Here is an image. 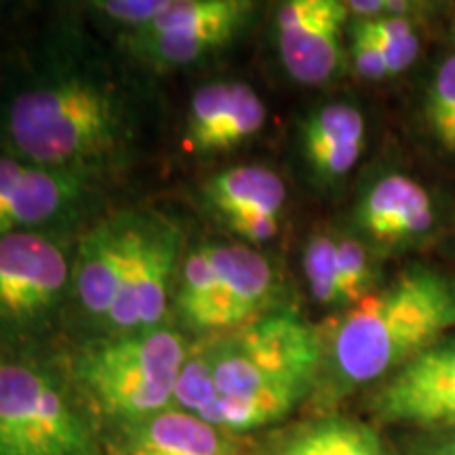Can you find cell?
Wrapping results in <instances>:
<instances>
[{"instance_id":"13","label":"cell","mask_w":455,"mask_h":455,"mask_svg":"<svg viewBox=\"0 0 455 455\" xmlns=\"http://www.w3.org/2000/svg\"><path fill=\"white\" fill-rule=\"evenodd\" d=\"M203 192L215 215L243 241L259 244L276 236L287 186L272 169L261 164L224 169L204 184Z\"/></svg>"},{"instance_id":"23","label":"cell","mask_w":455,"mask_h":455,"mask_svg":"<svg viewBox=\"0 0 455 455\" xmlns=\"http://www.w3.org/2000/svg\"><path fill=\"white\" fill-rule=\"evenodd\" d=\"M341 304H356L365 298L373 281L371 259L356 238L338 236Z\"/></svg>"},{"instance_id":"24","label":"cell","mask_w":455,"mask_h":455,"mask_svg":"<svg viewBox=\"0 0 455 455\" xmlns=\"http://www.w3.org/2000/svg\"><path fill=\"white\" fill-rule=\"evenodd\" d=\"M350 32V53L358 76L365 81H382L388 76V68L379 53L378 43L373 41L371 32L363 20H355L348 28Z\"/></svg>"},{"instance_id":"21","label":"cell","mask_w":455,"mask_h":455,"mask_svg":"<svg viewBox=\"0 0 455 455\" xmlns=\"http://www.w3.org/2000/svg\"><path fill=\"white\" fill-rule=\"evenodd\" d=\"M371 32L373 41L378 43L384 64L388 68V76L405 72L418 60L419 43L418 32L411 20L403 15L378 17V20H363Z\"/></svg>"},{"instance_id":"7","label":"cell","mask_w":455,"mask_h":455,"mask_svg":"<svg viewBox=\"0 0 455 455\" xmlns=\"http://www.w3.org/2000/svg\"><path fill=\"white\" fill-rule=\"evenodd\" d=\"M255 11L244 0H171L152 24L131 32V49L156 68H181L232 43Z\"/></svg>"},{"instance_id":"20","label":"cell","mask_w":455,"mask_h":455,"mask_svg":"<svg viewBox=\"0 0 455 455\" xmlns=\"http://www.w3.org/2000/svg\"><path fill=\"white\" fill-rule=\"evenodd\" d=\"M304 275L312 299L323 306L341 304L338 236L316 232L304 249Z\"/></svg>"},{"instance_id":"14","label":"cell","mask_w":455,"mask_h":455,"mask_svg":"<svg viewBox=\"0 0 455 455\" xmlns=\"http://www.w3.org/2000/svg\"><path fill=\"white\" fill-rule=\"evenodd\" d=\"M264 101L244 83L221 81L196 89L186 114L184 144L195 155H215L244 144L266 124Z\"/></svg>"},{"instance_id":"17","label":"cell","mask_w":455,"mask_h":455,"mask_svg":"<svg viewBox=\"0 0 455 455\" xmlns=\"http://www.w3.org/2000/svg\"><path fill=\"white\" fill-rule=\"evenodd\" d=\"M121 455H236L226 432L195 413L167 407L138 422L123 424Z\"/></svg>"},{"instance_id":"19","label":"cell","mask_w":455,"mask_h":455,"mask_svg":"<svg viewBox=\"0 0 455 455\" xmlns=\"http://www.w3.org/2000/svg\"><path fill=\"white\" fill-rule=\"evenodd\" d=\"M278 455H386L373 428L356 419L329 418L289 436Z\"/></svg>"},{"instance_id":"5","label":"cell","mask_w":455,"mask_h":455,"mask_svg":"<svg viewBox=\"0 0 455 455\" xmlns=\"http://www.w3.org/2000/svg\"><path fill=\"white\" fill-rule=\"evenodd\" d=\"M178 278L181 321L201 333L249 325L276 291L268 258L247 244H201L181 261Z\"/></svg>"},{"instance_id":"2","label":"cell","mask_w":455,"mask_h":455,"mask_svg":"<svg viewBox=\"0 0 455 455\" xmlns=\"http://www.w3.org/2000/svg\"><path fill=\"white\" fill-rule=\"evenodd\" d=\"M455 327V281L415 266L369 293L339 321L331 341L333 378L341 388L395 373Z\"/></svg>"},{"instance_id":"10","label":"cell","mask_w":455,"mask_h":455,"mask_svg":"<svg viewBox=\"0 0 455 455\" xmlns=\"http://www.w3.org/2000/svg\"><path fill=\"white\" fill-rule=\"evenodd\" d=\"M371 407L384 422L455 428V338H441L390 373Z\"/></svg>"},{"instance_id":"15","label":"cell","mask_w":455,"mask_h":455,"mask_svg":"<svg viewBox=\"0 0 455 455\" xmlns=\"http://www.w3.org/2000/svg\"><path fill=\"white\" fill-rule=\"evenodd\" d=\"M140 226L141 215H116L91 228L81 241L74 289L87 315L98 321H108L114 308Z\"/></svg>"},{"instance_id":"12","label":"cell","mask_w":455,"mask_h":455,"mask_svg":"<svg viewBox=\"0 0 455 455\" xmlns=\"http://www.w3.org/2000/svg\"><path fill=\"white\" fill-rule=\"evenodd\" d=\"M84 173L41 167L0 152V238L43 232L81 201Z\"/></svg>"},{"instance_id":"6","label":"cell","mask_w":455,"mask_h":455,"mask_svg":"<svg viewBox=\"0 0 455 455\" xmlns=\"http://www.w3.org/2000/svg\"><path fill=\"white\" fill-rule=\"evenodd\" d=\"M89 418L49 369L0 361V455H98Z\"/></svg>"},{"instance_id":"11","label":"cell","mask_w":455,"mask_h":455,"mask_svg":"<svg viewBox=\"0 0 455 455\" xmlns=\"http://www.w3.org/2000/svg\"><path fill=\"white\" fill-rule=\"evenodd\" d=\"M348 7L338 0H291L276 13V43L284 70L301 84L331 81L344 61L341 32Z\"/></svg>"},{"instance_id":"18","label":"cell","mask_w":455,"mask_h":455,"mask_svg":"<svg viewBox=\"0 0 455 455\" xmlns=\"http://www.w3.org/2000/svg\"><path fill=\"white\" fill-rule=\"evenodd\" d=\"M306 161L318 178L348 175L365 148V118L352 104L335 101L312 112L301 129Z\"/></svg>"},{"instance_id":"25","label":"cell","mask_w":455,"mask_h":455,"mask_svg":"<svg viewBox=\"0 0 455 455\" xmlns=\"http://www.w3.org/2000/svg\"><path fill=\"white\" fill-rule=\"evenodd\" d=\"M169 3L171 0H106L95 4V9L135 32L152 24L169 7Z\"/></svg>"},{"instance_id":"4","label":"cell","mask_w":455,"mask_h":455,"mask_svg":"<svg viewBox=\"0 0 455 455\" xmlns=\"http://www.w3.org/2000/svg\"><path fill=\"white\" fill-rule=\"evenodd\" d=\"M190 346L169 327L112 333L74 363L78 382L108 418L131 424L173 405Z\"/></svg>"},{"instance_id":"8","label":"cell","mask_w":455,"mask_h":455,"mask_svg":"<svg viewBox=\"0 0 455 455\" xmlns=\"http://www.w3.org/2000/svg\"><path fill=\"white\" fill-rule=\"evenodd\" d=\"M70 261L47 232L0 238V329H28L60 304L70 283Z\"/></svg>"},{"instance_id":"16","label":"cell","mask_w":455,"mask_h":455,"mask_svg":"<svg viewBox=\"0 0 455 455\" xmlns=\"http://www.w3.org/2000/svg\"><path fill=\"white\" fill-rule=\"evenodd\" d=\"M358 226L378 243H405L424 236L435 221V209L424 186L392 173L369 188L356 212Z\"/></svg>"},{"instance_id":"26","label":"cell","mask_w":455,"mask_h":455,"mask_svg":"<svg viewBox=\"0 0 455 455\" xmlns=\"http://www.w3.org/2000/svg\"><path fill=\"white\" fill-rule=\"evenodd\" d=\"M415 455H455V432L441 436V439L426 443Z\"/></svg>"},{"instance_id":"9","label":"cell","mask_w":455,"mask_h":455,"mask_svg":"<svg viewBox=\"0 0 455 455\" xmlns=\"http://www.w3.org/2000/svg\"><path fill=\"white\" fill-rule=\"evenodd\" d=\"M180 228L141 215L140 235L124 270L121 291L106 321L114 333L161 327L173 278L180 272Z\"/></svg>"},{"instance_id":"22","label":"cell","mask_w":455,"mask_h":455,"mask_svg":"<svg viewBox=\"0 0 455 455\" xmlns=\"http://www.w3.org/2000/svg\"><path fill=\"white\" fill-rule=\"evenodd\" d=\"M426 121L439 144L455 155V55L435 72L426 98Z\"/></svg>"},{"instance_id":"3","label":"cell","mask_w":455,"mask_h":455,"mask_svg":"<svg viewBox=\"0 0 455 455\" xmlns=\"http://www.w3.org/2000/svg\"><path fill=\"white\" fill-rule=\"evenodd\" d=\"M124 138L121 100L83 76L30 84L0 106V152L41 167L84 173L114 155Z\"/></svg>"},{"instance_id":"1","label":"cell","mask_w":455,"mask_h":455,"mask_svg":"<svg viewBox=\"0 0 455 455\" xmlns=\"http://www.w3.org/2000/svg\"><path fill=\"white\" fill-rule=\"evenodd\" d=\"M215 398L196 418L221 432L275 424L308 395L323 363L316 329L293 312H272L198 348Z\"/></svg>"}]
</instances>
